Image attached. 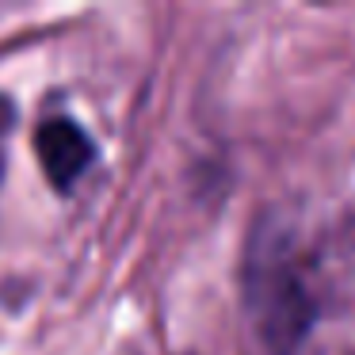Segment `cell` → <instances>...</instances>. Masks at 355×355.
Instances as JSON below:
<instances>
[{
  "label": "cell",
  "instance_id": "cell-2",
  "mask_svg": "<svg viewBox=\"0 0 355 355\" xmlns=\"http://www.w3.org/2000/svg\"><path fill=\"white\" fill-rule=\"evenodd\" d=\"M35 149H39L42 172H46V180L54 187H69L96 157L92 138L77 123H69V119H50V123H42L39 134H35Z\"/></svg>",
  "mask_w": 355,
  "mask_h": 355
},
{
  "label": "cell",
  "instance_id": "cell-1",
  "mask_svg": "<svg viewBox=\"0 0 355 355\" xmlns=\"http://www.w3.org/2000/svg\"><path fill=\"white\" fill-rule=\"evenodd\" d=\"M313 294L283 237H256L248 252V317L275 355H291L313 324Z\"/></svg>",
  "mask_w": 355,
  "mask_h": 355
}]
</instances>
